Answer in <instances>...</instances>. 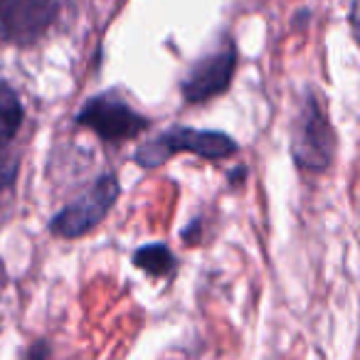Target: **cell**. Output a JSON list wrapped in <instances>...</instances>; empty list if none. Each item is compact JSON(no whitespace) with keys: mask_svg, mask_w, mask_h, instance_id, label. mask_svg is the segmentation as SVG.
<instances>
[{"mask_svg":"<svg viewBox=\"0 0 360 360\" xmlns=\"http://www.w3.org/2000/svg\"><path fill=\"white\" fill-rule=\"evenodd\" d=\"M335 153V134L326 109L314 94L301 101L291 136V155L296 165L309 173H321L330 165Z\"/></svg>","mask_w":360,"mask_h":360,"instance_id":"obj_1","label":"cell"},{"mask_svg":"<svg viewBox=\"0 0 360 360\" xmlns=\"http://www.w3.org/2000/svg\"><path fill=\"white\" fill-rule=\"evenodd\" d=\"M180 150H191L200 158H227L237 153V143L227 134L220 131H200V129H186V126H175V129L160 134L155 141L143 143L136 150V163L143 168H153L180 153Z\"/></svg>","mask_w":360,"mask_h":360,"instance_id":"obj_2","label":"cell"},{"mask_svg":"<svg viewBox=\"0 0 360 360\" xmlns=\"http://www.w3.org/2000/svg\"><path fill=\"white\" fill-rule=\"evenodd\" d=\"M116 198H119V180L114 175H104L89 188L86 193H82L72 205H67L62 212H57L52 220V232L65 240H75V237L86 235L89 230H94L114 207Z\"/></svg>","mask_w":360,"mask_h":360,"instance_id":"obj_3","label":"cell"},{"mask_svg":"<svg viewBox=\"0 0 360 360\" xmlns=\"http://www.w3.org/2000/svg\"><path fill=\"white\" fill-rule=\"evenodd\" d=\"M77 124L91 129L106 143H121V141L136 139L141 131L148 129V119L136 114L116 94H99L89 99L77 114Z\"/></svg>","mask_w":360,"mask_h":360,"instance_id":"obj_4","label":"cell"},{"mask_svg":"<svg viewBox=\"0 0 360 360\" xmlns=\"http://www.w3.org/2000/svg\"><path fill=\"white\" fill-rule=\"evenodd\" d=\"M65 0H0V35L15 45H32L52 25Z\"/></svg>","mask_w":360,"mask_h":360,"instance_id":"obj_5","label":"cell"},{"mask_svg":"<svg viewBox=\"0 0 360 360\" xmlns=\"http://www.w3.org/2000/svg\"><path fill=\"white\" fill-rule=\"evenodd\" d=\"M237 67V52L232 45H225L222 50L202 57L200 62L193 65V70L186 75L180 91L191 104H202L212 96L222 94L230 86L232 75Z\"/></svg>","mask_w":360,"mask_h":360,"instance_id":"obj_6","label":"cell"},{"mask_svg":"<svg viewBox=\"0 0 360 360\" xmlns=\"http://www.w3.org/2000/svg\"><path fill=\"white\" fill-rule=\"evenodd\" d=\"M22 124V104L8 84L0 82V155L6 153Z\"/></svg>","mask_w":360,"mask_h":360,"instance_id":"obj_7","label":"cell"},{"mask_svg":"<svg viewBox=\"0 0 360 360\" xmlns=\"http://www.w3.org/2000/svg\"><path fill=\"white\" fill-rule=\"evenodd\" d=\"M134 264L141 266V269L148 271V274H153V276H168L170 271L175 269L173 255H170V250L163 245L141 247V250L134 255Z\"/></svg>","mask_w":360,"mask_h":360,"instance_id":"obj_8","label":"cell"},{"mask_svg":"<svg viewBox=\"0 0 360 360\" xmlns=\"http://www.w3.org/2000/svg\"><path fill=\"white\" fill-rule=\"evenodd\" d=\"M350 30H353L355 42L360 45V0H353V6H350Z\"/></svg>","mask_w":360,"mask_h":360,"instance_id":"obj_9","label":"cell"},{"mask_svg":"<svg viewBox=\"0 0 360 360\" xmlns=\"http://www.w3.org/2000/svg\"><path fill=\"white\" fill-rule=\"evenodd\" d=\"M15 175V163H8V160H0V193L8 186Z\"/></svg>","mask_w":360,"mask_h":360,"instance_id":"obj_10","label":"cell"},{"mask_svg":"<svg viewBox=\"0 0 360 360\" xmlns=\"http://www.w3.org/2000/svg\"><path fill=\"white\" fill-rule=\"evenodd\" d=\"M3 281H6V276H3V266H0V291H3Z\"/></svg>","mask_w":360,"mask_h":360,"instance_id":"obj_11","label":"cell"}]
</instances>
